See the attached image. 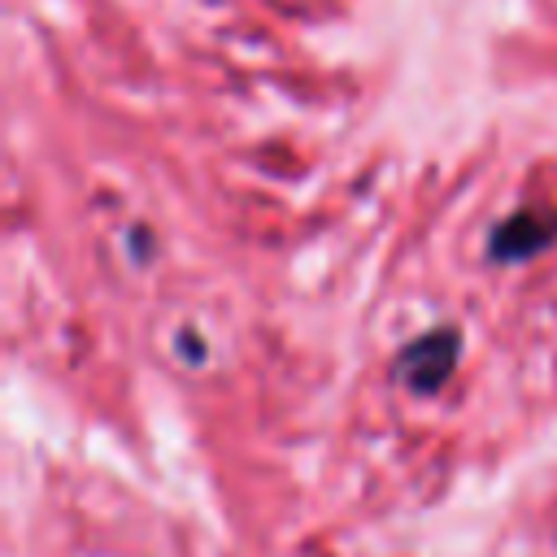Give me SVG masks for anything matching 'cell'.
I'll return each instance as SVG.
<instances>
[{"mask_svg":"<svg viewBox=\"0 0 557 557\" xmlns=\"http://www.w3.org/2000/svg\"><path fill=\"white\" fill-rule=\"evenodd\" d=\"M453 361H457V335L453 331H431L418 344H409V352L400 357V374H405L409 387L431 392V387L444 383V374L453 370Z\"/></svg>","mask_w":557,"mask_h":557,"instance_id":"1","label":"cell"},{"mask_svg":"<svg viewBox=\"0 0 557 557\" xmlns=\"http://www.w3.org/2000/svg\"><path fill=\"white\" fill-rule=\"evenodd\" d=\"M553 235H557V218L553 213L522 209V213H513V218L500 222V231L492 239V252L500 261H522V257H535L540 248H548Z\"/></svg>","mask_w":557,"mask_h":557,"instance_id":"2","label":"cell"}]
</instances>
